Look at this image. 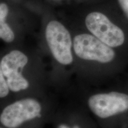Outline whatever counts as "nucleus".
<instances>
[{
	"instance_id": "nucleus-7",
	"label": "nucleus",
	"mask_w": 128,
	"mask_h": 128,
	"mask_svg": "<svg viewBox=\"0 0 128 128\" xmlns=\"http://www.w3.org/2000/svg\"><path fill=\"white\" fill-rule=\"evenodd\" d=\"M85 110L68 108L56 114L55 128H92L91 119Z\"/></svg>"
},
{
	"instance_id": "nucleus-4",
	"label": "nucleus",
	"mask_w": 128,
	"mask_h": 128,
	"mask_svg": "<svg viewBox=\"0 0 128 128\" xmlns=\"http://www.w3.org/2000/svg\"><path fill=\"white\" fill-rule=\"evenodd\" d=\"M44 34L46 45L56 70L75 71L73 34L66 25L58 19H49L44 26Z\"/></svg>"
},
{
	"instance_id": "nucleus-3",
	"label": "nucleus",
	"mask_w": 128,
	"mask_h": 128,
	"mask_svg": "<svg viewBox=\"0 0 128 128\" xmlns=\"http://www.w3.org/2000/svg\"><path fill=\"white\" fill-rule=\"evenodd\" d=\"M49 106L41 95L26 96L11 101L0 113L1 125L5 128H22L45 119Z\"/></svg>"
},
{
	"instance_id": "nucleus-6",
	"label": "nucleus",
	"mask_w": 128,
	"mask_h": 128,
	"mask_svg": "<svg viewBox=\"0 0 128 128\" xmlns=\"http://www.w3.org/2000/svg\"><path fill=\"white\" fill-rule=\"evenodd\" d=\"M86 108L100 119H107L128 110V94L118 92H92L85 98Z\"/></svg>"
},
{
	"instance_id": "nucleus-1",
	"label": "nucleus",
	"mask_w": 128,
	"mask_h": 128,
	"mask_svg": "<svg viewBox=\"0 0 128 128\" xmlns=\"http://www.w3.org/2000/svg\"><path fill=\"white\" fill-rule=\"evenodd\" d=\"M0 74L7 80L16 98L41 95L45 72L40 59L20 48H12L2 54Z\"/></svg>"
},
{
	"instance_id": "nucleus-10",
	"label": "nucleus",
	"mask_w": 128,
	"mask_h": 128,
	"mask_svg": "<svg viewBox=\"0 0 128 128\" xmlns=\"http://www.w3.org/2000/svg\"><path fill=\"white\" fill-rule=\"evenodd\" d=\"M122 10L128 18V0H118Z\"/></svg>"
},
{
	"instance_id": "nucleus-2",
	"label": "nucleus",
	"mask_w": 128,
	"mask_h": 128,
	"mask_svg": "<svg viewBox=\"0 0 128 128\" xmlns=\"http://www.w3.org/2000/svg\"><path fill=\"white\" fill-rule=\"evenodd\" d=\"M75 71L92 78L94 68L111 63L116 58L113 48L107 45L86 30L73 34Z\"/></svg>"
},
{
	"instance_id": "nucleus-8",
	"label": "nucleus",
	"mask_w": 128,
	"mask_h": 128,
	"mask_svg": "<svg viewBox=\"0 0 128 128\" xmlns=\"http://www.w3.org/2000/svg\"><path fill=\"white\" fill-rule=\"evenodd\" d=\"M7 18L0 19V38L6 44H12L17 39V34Z\"/></svg>"
},
{
	"instance_id": "nucleus-9",
	"label": "nucleus",
	"mask_w": 128,
	"mask_h": 128,
	"mask_svg": "<svg viewBox=\"0 0 128 128\" xmlns=\"http://www.w3.org/2000/svg\"><path fill=\"white\" fill-rule=\"evenodd\" d=\"M12 96L7 80L1 74H0V98L1 102L7 101L9 96Z\"/></svg>"
},
{
	"instance_id": "nucleus-5",
	"label": "nucleus",
	"mask_w": 128,
	"mask_h": 128,
	"mask_svg": "<svg viewBox=\"0 0 128 128\" xmlns=\"http://www.w3.org/2000/svg\"><path fill=\"white\" fill-rule=\"evenodd\" d=\"M83 22L85 30L110 47L116 48L124 44V32L103 12L91 11L86 14Z\"/></svg>"
}]
</instances>
